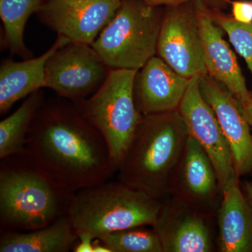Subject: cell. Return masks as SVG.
<instances>
[{
	"instance_id": "cell-28",
	"label": "cell",
	"mask_w": 252,
	"mask_h": 252,
	"mask_svg": "<svg viewBox=\"0 0 252 252\" xmlns=\"http://www.w3.org/2000/svg\"><path fill=\"white\" fill-rule=\"evenodd\" d=\"M245 190L247 193L246 198L252 211V182H247L245 185Z\"/></svg>"
},
{
	"instance_id": "cell-21",
	"label": "cell",
	"mask_w": 252,
	"mask_h": 252,
	"mask_svg": "<svg viewBox=\"0 0 252 252\" xmlns=\"http://www.w3.org/2000/svg\"><path fill=\"white\" fill-rule=\"evenodd\" d=\"M112 252H163L160 239L152 226H137L102 235Z\"/></svg>"
},
{
	"instance_id": "cell-14",
	"label": "cell",
	"mask_w": 252,
	"mask_h": 252,
	"mask_svg": "<svg viewBox=\"0 0 252 252\" xmlns=\"http://www.w3.org/2000/svg\"><path fill=\"white\" fill-rule=\"evenodd\" d=\"M199 29L203 42L207 74L224 86L235 96L242 107L252 98L236 56L223 38V30L216 24L200 0L196 6Z\"/></svg>"
},
{
	"instance_id": "cell-8",
	"label": "cell",
	"mask_w": 252,
	"mask_h": 252,
	"mask_svg": "<svg viewBox=\"0 0 252 252\" xmlns=\"http://www.w3.org/2000/svg\"><path fill=\"white\" fill-rule=\"evenodd\" d=\"M168 195L207 219L217 215L220 207L222 190L215 167L190 135L170 177Z\"/></svg>"
},
{
	"instance_id": "cell-6",
	"label": "cell",
	"mask_w": 252,
	"mask_h": 252,
	"mask_svg": "<svg viewBox=\"0 0 252 252\" xmlns=\"http://www.w3.org/2000/svg\"><path fill=\"white\" fill-rule=\"evenodd\" d=\"M137 72L111 69L98 90L74 103L83 117L103 136L117 172L144 117L134 97Z\"/></svg>"
},
{
	"instance_id": "cell-2",
	"label": "cell",
	"mask_w": 252,
	"mask_h": 252,
	"mask_svg": "<svg viewBox=\"0 0 252 252\" xmlns=\"http://www.w3.org/2000/svg\"><path fill=\"white\" fill-rule=\"evenodd\" d=\"M46 175L25 150L1 159L0 228L30 231L67 215L73 195Z\"/></svg>"
},
{
	"instance_id": "cell-16",
	"label": "cell",
	"mask_w": 252,
	"mask_h": 252,
	"mask_svg": "<svg viewBox=\"0 0 252 252\" xmlns=\"http://www.w3.org/2000/svg\"><path fill=\"white\" fill-rule=\"evenodd\" d=\"M219 246L222 252H252V211L233 176L222 189L218 211Z\"/></svg>"
},
{
	"instance_id": "cell-24",
	"label": "cell",
	"mask_w": 252,
	"mask_h": 252,
	"mask_svg": "<svg viewBox=\"0 0 252 252\" xmlns=\"http://www.w3.org/2000/svg\"><path fill=\"white\" fill-rule=\"evenodd\" d=\"M78 240L72 251L74 252H93V245L94 238L93 235L86 233H80L78 234Z\"/></svg>"
},
{
	"instance_id": "cell-23",
	"label": "cell",
	"mask_w": 252,
	"mask_h": 252,
	"mask_svg": "<svg viewBox=\"0 0 252 252\" xmlns=\"http://www.w3.org/2000/svg\"><path fill=\"white\" fill-rule=\"evenodd\" d=\"M233 19L241 23H252V3L236 1L232 3Z\"/></svg>"
},
{
	"instance_id": "cell-11",
	"label": "cell",
	"mask_w": 252,
	"mask_h": 252,
	"mask_svg": "<svg viewBox=\"0 0 252 252\" xmlns=\"http://www.w3.org/2000/svg\"><path fill=\"white\" fill-rule=\"evenodd\" d=\"M157 52L187 79L207 74L196 11L175 8L167 13L162 18Z\"/></svg>"
},
{
	"instance_id": "cell-13",
	"label": "cell",
	"mask_w": 252,
	"mask_h": 252,
	"mask_svg": "<svg viewBox=\"0 0 252 252\" xmlns=\"http://www.w3.org/2000/svg\"><path fill=\"white\" fill-rule=\"evenodd\" d=\"M207 218L167 195L152 228L163 252H210L213 250Z\"/></svg>"
},
{
	"instance_id": "cell-22",
	"label": "cell",
	"mask_w": 252,
	"mask_h": 252,
	"mask_svg": "<svg viewBox=\"0 0 252 252\" xmlns=\"http://www.w3.org/2000/svg\"><path fill=\"white\" fill-rule=\"evenodd\" d=\"M215 20L229 38L235 51L247 64L252 77V23H241L233 18L218 16Z\"/></svg>"
},
{
	"instance_id": "cell-4",
	"label": "cell",
	"mask_w": 252,
	"mask_h": 252,
	"mask_svg": "<svg viewBox=\"0 0 252 252\" xmlns=\"http://www.w3.org/2000/svg\"><path fill=\"white\" fill-rule=\"evenodd\" d=\"M162 200L109 180L76 192L67 216L78 234L94 238L137 226H152Z\"/></svg>"
},
{
	"instance_id": "cell-27",
	"label": "cell",
	"mask_w": 252,
	"mask_h": 252,
	"mask_svg": "<svg viewBox=\"0 0 252 252\" xmlns=\"http://www.w3.org/2000/svg\"><path fill=\"white\" fill-rule=\"evenodd\" d=\"M243 110L245 117L248 120L249 125H250V129H251L252 135V98L250 102L245 107H243Z\"/></svg>"
},
{
	"instance_id": "cell-1",
	"label": "cell",
	"mask_w": 252,
	"mask_h": 252,
	"mask_svg": "<svg viewBox=\"0 0 252 252\" xmlns=\"http://www.w3.org/2000/svg\"><path fill=\"white\" fill-rule=\"evenodd\" d=\"M26 150L46 175L69 191L110 180L117 174L107 142L74 102L45 101L32 124Z\"/></svg>"
},
{
	"instance_id": "cell-17",
	"label": "cell",
	"mask_w": 252,
	"mask_h": 252,
	"mask_svg": "<svg viewBox=\"0 0 252 252\" xmlns=\"http://www.w3.org/2000/svg\"><path fill=\"white\" fill-rule=\"evenodd\" d=\"M70 42L59 36L54 45L39 57L21 62L6 60L0 67V114H6L20 99L46 87L48 60L60 48Z\"/></svg>"
},
{
	"instance_id": "cell-20",
	"label": "cell",
	"mask_w": 252,
	"mask_h": 252,
	"mask_svg": "<svg viewBox=\"0 0 252 252\" xmlns=\"http://www.w3.org/2000/svg\"><path fill=\"white\" fill-rule=\"evenodd\" d=\"M44 0H0V17L4 40L14 54L27 56L23 39L25 27L32 14L40 11Z\"/></svg>"
},
{
	"instance_id": "cell-10",
	"label": "cell",
	"mask_w": 252,
	"mask_h": 252,
	"mask_svg": "<svg viewBox=\"0 0 252 252\" xmlns=\"http://www.w3.org/2000/svg\"><path fill=\"white\" fill-rule=\"evenodd\" d=\"M200 77L195 76L189 79L177 111L187 126L189 135L198 141L210 157L222 190L227 182L237 174L229 145L215 112L200 92Z\"/></svg>"
},
{
	"instance_id": "cell-12",
	"label": "cell",
	"mask_w": 252,
	"mask_h": 252,
	"mask_svg": "<svg viewBox=\"0 0 252 252\" xmlns=\"http://www.w3.org/2000/svg\"><path fill=\"white\" fill-rule=\"evenodd\" d=\"M199 87L215 112L229 145L238 177L252 171V135L243 107L224 86L208 74L202 76Z\"/></svg>"
},
{
	"instance_id": "cell-7",
	"label": "cell",
	"mask_w": 252,
	"mask_h": 252,
	"mask_svg": "<svg viewBox=\"0 0 252 252\" xmlns=\"http://www.w3.org/2000/svg\"><path fill=\"white\" fill-rule=\"evenodd\" d=\"M110 70L92 46L69 42L48 60L46 87L78 103L98 90Z\"/></svg>"
},
{
	"instance_id": "cell-18",
	"label": "cell",
	"mask_w": 252,
	"mask_h": 252,
	"mask_svg": "<svg viewBox=\"0 0 252 252\" xmlns=\"http://www.w3.org/2000/svg\"><path fill=\"white\" fill-rule=\"evenodd\" d=\"M0 233V252H67L79 238L67 215L39 229Z\"/></svg>"
},
{
	"instance_id": "cell-15",
	"label": "cell",
	"mask_w": 252,
	"mask_h": 252,
	"mask_svg": "<svg viewBox=\"0 0 252 252\" xmlns=\"http://www.w3.org/2000/svg\"><path fill=\"white\" fill-rule=\"evenodd\" d=\"M137 72L134 97L143 116L177 110L189 79L175 72L160 57L154 56Z\"/></svg>"
},
{
	"instance_id": "cell-19",
	"label": "cell",
	"mask_w": 252,
	"mask_h": 252,
	"mask_svg": "<svg viewBox=\"0 0 252 252\" xmlns=\"http://www.w3.org/2000/svg\"><path fill=\"white\" fill-rule=\"evenodd\" d=\"M44 102L42 91L32 93L13 114L0 122V159L26 150L32 124Z\"/></svg>"
},
{
	"instance_id": "cell-26",
	"label": "cell",
	"mask_w": 252,
	"mask_h": 252,
	"mask_svg": "<svg viewBox=\"0 0 252 252\" xmlns=\"http://www.w3.org/2000/svg\"><path fill=\"white\" fill-rule=\"evenodd\" d=\"M148 4L152 5L157 4H177L185 2L189 0H142Z\"/></svg>"
},
{
	"instance_id": "cell-5",
	"label": "cell",
	"mask_w": 252,
	"mask_h": 252,
	"mask_svg": "<svg viewBox=\"0 0 252 252\" xmlns=\"http://www.w3.org/2000/svg\"><path fill=\"white\" fill-rule=\"evenodd\" d=\"M162 18L154 5L122 0L92 47L110 69L140 70L157 52Z\"/></svg>"
},
{
	"instance_id": "cell-25",
	"label": "cell",
	"mask_w": 252,
	"mask_h": 252,
	"mask_svg": "<svg viewBox=\"0 0 252 252\" xmlns=\"http://www.w3.org/2000/svg\"><path fill=\"white\" fill-rule=\"evenodd\" d=\"M93 252H112L111 249L101 239L95 238L93 245Z\"/></svg>"
},
{
	"instance_id": "cell-3",
	"label": "cell",
	"mask_w": 252,
	"mask_h": 252,
	"mask_svg": "<svg viewBox=\"0 0 252 252\" xmlns=\"http://www.w3.org/2000/svg\"><path fill=\"white\" fill-rule=\"evenodd\" d=\"M178 111L144 116L117 169V180L162 200L189 138Z\"/></svg>"
},
{
	"instance_id": "cell-9",
	"label": "cell",
	"mask_w": 252,
	"mask_h": 252,
	"mask_svg": "<svg viewBox=\"0 0 252 252\" xmlns=\"http://www.w3.org/2000/svg\"><path fill=\"white\" fill-rule=\"evenodd\" d=\"M122 0H48L39 11L42 22L70 42L92 46Z\"/></svg>"
}]
</instances>
